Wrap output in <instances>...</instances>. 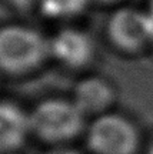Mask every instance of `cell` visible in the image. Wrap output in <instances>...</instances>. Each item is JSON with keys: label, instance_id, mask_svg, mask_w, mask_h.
Masks as SVG:
<instances>
[{"label": "cell", "instance_id": "obj_10", "mask_svg": "<svg viewBox=\"0 0 153 154\" xmlns=\"http://www.w3.org/2000/svg\"><path fill=\"white\" fill-rule=\"evenodd\" d=\"M47 154H77L75 150H67V149H59V150H53Z\"/></svg>", "mask_w": 153, "mask_h": 154}, {"label": "cell", "instance_id": "obj_9", "mask_svg": "<svg viewBox=\"0 0 153 154\" xmlns=\"http://www.w3.org/2000/svg\"><path fill=\"white\" fill-rule=\"evenodd\" d=\"M2 2H5L6 5H9L10 7L20 11L30 10L33 6H36L39 3V0H2Z\"/></svg>", "mask_w": 153, "mask_h": 154}, {"label": "cell", "instance_id": "obj_11", "mask_svg": "<svg viewBox=\"0 0 153 154\" xmlns=\"http://www.w3.org/2000/svg\"><path fill=\"white\" fill-rule=\"evenodd\" d=\"M120 0H92V3H97V5H112V3H117Z\"/></svg>", "mask_w": 153, "mask_h": 154}, {"label": "cell", "instance_id": "obj_6", "mask_svg": "<svg viewBox=\"0 0 153 154\" xmlns=\"http://www.w3.org/2000/svg\"><path fill=\"white\" fill-rule=\"evenodd\" d=\"M29 128V117L17 106L0 103V154H9L19 149Z\"/></svg>", "mask_w": 153, "mask_h": 154}, {"label": "cell", "instance_id": "obj_3", "mask_svg": "<svg viewBox=\"0 0 153 154\" xmlns=\"http://www.w3.org/2000/svg\"><path fill=\"white\" fill-rule=\"evenodd\" d=\"M106 33L116 49L137 53L153 42V22L146 10L120 7L110 16Z\"/></svg>", "mask_w": 153, "mask_h": 154}, {"label": "cell", "instance_id": "obj_2", "mask_svg": "<svg viewBox=\"0 0 153 154\" xmlns=\"http://www.w3.org/2000/svg\"><path fill=\"white\" fill-rule=\"evenodd\" d=\"M82 116L83 113L75 101L53 99L39 104L29 121L30 128L42 138L60 141L73 137L80 130Z\"/></svg>", "mask_w": 153, "mask_h": 154}, {"label": "cell", "instance_id": "obj_12", "mask_svg": "<svg viewBox=\"0 0 153 154\" xmlns=\"http://www.w3.org/2000/svg\"><path fill=\"white\" fill-rule=\"evenodd\" d=\"M148 14H149V17H150V20L153 22V0H150L149 2V6H148Z\"/></svg>", "mask_w": 153, "mask_h": 154}, {"label": "cell", "instance_id": "obj_5", "mask_svg": "<svg viewBox=\"0 0 153 154\" xmlns=\"http://www.w3.org/2000/svg\"><path fill=\"white\" fill-rule=\"evenodd\" d=\"M50 56L72 69H79L89 64L94 54V44L86 32L76 27L59 30L49 38Z\"/></svg>", "mask_w": 153, "mask_h": 154}, {"label": "cell", "instance_id": "obj_7", "mask_svg": "<svg viewBox=\"0 0 153 154\" xmlns=\"http://www.w3.org/2000/svg\"><path fill=\"white\" fill-rule=\"evenodd\" d=\"M112 99L113 90L109 83L100 77H89L76 86L73 101L82 113H96L106 109Z\"/></svg>", "mask_w": 153, "mask_h": 154}, {"label": "cell", "instance_id": "obj_8", "mask_svg": "<svg viewBox=\"0 0 153 154\" xmlns=\"http://www.w3.org/2000/svg\"><path fill=\"white\" fill-rule=\"evenodd\" d=\"M92 0H39L42 14L55 20H66L80 16Z\"/></svg>", "mask_w": 153, "mask_h": 154}, {"label": "cell", "instance_id": "obj_13", "mask_svg": "<svg viewBox=\"0 0 153 154\" xmlns=\"http://www.w3.org/2000/svg\"><path fill=\"white\" fill-rule=\"evenodd\" d=\"M149 154H153V147H152V150H150V151H149Z\"/></svg>", "mask_w": 153, "mask_h": 154}, {"label": "cell", "instance_id": "obj_4", "mask_svg": "<svg viewBox=\"0 0 153 154\" xmlns=\"http://www.w3.org/2000/svg\"><path fill=\"white\" fill-rule=\"evenodd\" d=\"M136 143L135 127L117 114L97 119L89 131V147L97 154H132Z\"/></svg>", "mask_w": 153, "mask_h": 154}, {"label": "cell", "instance_id": "obj_1", "mask_svg": "<svg viewBox=\"0 0 153 154\" xmlns=\"http://www.w3.org/2000/svg\"><path fill=\"white\" fill-rule=\"evenodd\" d=\"M50 56L49 38L26 24L0 27V72L23 74L39 67Z\"/></svg>", "mask_w": 153, "mask_h": 154}]
</instances>
